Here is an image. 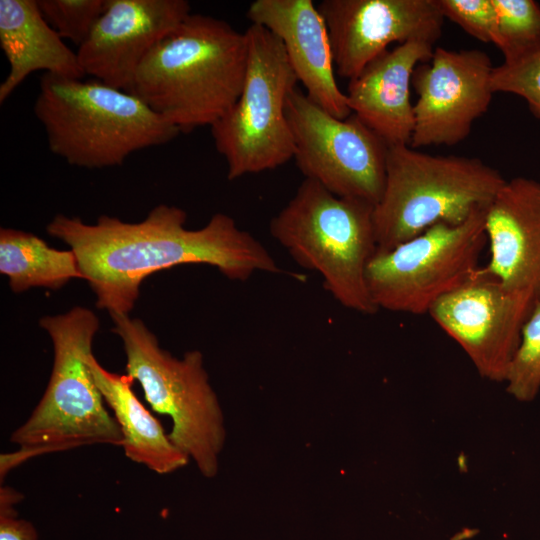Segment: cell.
<instances>
[{
    "label": "cell",
    "instance_id": "6da1fadb",
    "mask_svg": "<svg viewBox=\"0 0 540 540\" xmlns=\"http://www.w3.org/2000/svg\"><path fill=\"white\" fill-rule=\"evenodd\" d=\"M186 212L160 204L138 223L100 216L95 224L56 215L49 235L68 244L109 314H129L142 282L151 274L183 264H207L226 278L246 281L256 272H282L274 257L227 214L216 213L200 229L185 227Z\"/></svg>",
    "mask_w": 540,
    "mask_h": 540
},
{
    "label": "cell",
    "instance_id": "7a4b0ae2",
    "mask_svg": "<svg viewBox=\"0 0 540 540\" xmlns=\"http://www.w3.org/2000/svg\"><path fill=\"white\" fill-rule=\"evenodd\" d=\"M247 57L245 32L191 13L148 52L126 91L188 133L213 125L235 104Z\"/></svg>",
    "mask_w": 540,
    "mask_h": 540
},
{
    "label": "cell",
    "instance_id": "3957f363",
    "mask_svg": "<svg viewBox=\"0 0 540 540\" xmlns=\"http://www.w3.org/2000/svg\"><path fill=\"white\" fill-rule=\"evenodd\" d=\"M39 325L53 344L52 372L30 417L10 437L19 449L1 455V478L35 456L123 443L120 427L105 408L87 363L100 327L96 314L76 306L64 314L42 317Z\"/></svg>",
    "mask_w": 540,
    "mask_h": 540
},
{
    "label": "cell",
    "instance_id": "277c9868",
    "mask_svg": "<svg viewBox=\"0 0 540 540\" xmlns=\"http://www.w3.org/2000/svg\"><path fill=\"white\" fill-rule=\"evenodd\" d=\"M33 110L50 151L83 168L121 165L181 133L135 95L97 79L44 73Z\"/></svg>",
    "mask_w": 540,
    "mask_h": 540
},
{
    "label": "cell",
    "instance_id": "5b68a950",
    "mask_svg": "<svg viewBox=\"0 0 540 540\" xmlns=\"http://www.w3.org/2000/svg\"><path fill=\"white\" fill-rule=\"evenodd\" d=\"M373 208L305 178L269 224L272 237L299 266L317 272L338 303L365 315L378 311L366 283L377 250Z\"/></svg>",
    "mask_w": 540,
    "mask_h": 540
},
{
    "label": "cell",
    "instance_id": "8992f818",
    "mask_svg": "<svg viewBox=\"0 0 540 540\" xmlns=\"http://www.w3.org/2000/svg\"><path fill=\"white\" fill-rule=\"evenodd\" d=\"M505 182L476 157L389 146L384 190L373 208L377 249L393 248L438 223L466 221L487 209Z\"/></svg>",
    "mask_w": 540,
    "mask_h": 540
},
{
    "label": "cell",
    "instance_id": "52a82bcc",
    "mask_svg": "<svg viewBox=\"0 0 540 540\" xmlns=\"http://www.w3.org/2000/svg\"><path fill=\"white\" fill-rule=\"evenodd\" d=\"M123 343L126 375L138 381L151 408L170 417V440L207 478L218 472L226 431L221 405L198 350L177 358L160 347L142 320L110 314Z\"/></svg>",
    "mask_w": 540,
    "mask_h": 540
},
{
    "label": "cell",
    "instance_id": "ba28073f",
    "mask_svg": "<svg viewBox=\"0 0 540 540\" xmlns=\"http://www.w3.org/2000/svg\"><path fill=\"white\" fill-rule=\"evenodd\" d=\"M245 34L248 57L242 91L210 126L229 180L276 169L295 154L285 104L298 79L278 37L256 24Z\"/></svg>",
    "mask_w": 540,
    "mask_h": 540
},
{
    "label": "cell",
    "instance_id": "9c48e42d",
    "mask_svg": "<svg viewBox=\"0 0 540 540\" xmlns=\"http://www.w3.org/2000/svg\"><path fill=\"white\" fill-rule=\"evenodd\" d=\"M485 210L460 224L438 223L390 249H377L366 270L377 309L425 314L476 273L487 244Z\"/></svg>",
    "mask_w": 540,
    "mask_h": 540
},
{
    "label": "cell",
    "instance_id": "30bf717a",
    "mask_svg": "<svg viewBox=\"0 0 540 540\" xmlns=\"http://www.w3.org/2000/svg\"><path fill=\"white\" fill-rule=\"evenodd\" d=\"M294 159L307 179L331 193L375 206L386 177L389 145L353 113L339 119L294 88L286 99Z\"/></svg>",
    "mask_w": 540,
    "mask_h": 540
},
{
    "label": "cell",
    "instance_id": "8fae6325",
    "mask_svg": "<svg viewBox=\"0 0 540 540\" xmlns=\"http://www.w3.org/2000/svg\"><path fill=\"white\" fill-rule=\"evenodd\" d=\"M537 302L476 271L428 314L460 345L481 377L504 382L522 327Z\"/></svg>",
    "mask_w": 540,
    "mask_h": 540
},
{
    "label": "cell",
    "instance_id": "7c38bea8",
    "mask_svg": "<svg viewBox=\"0 0 540 540\" xmlns=\"http://www.w3.org/2000/svg\"><path fill=\"white\" fill-rule=\"evenodd\" d=\"M493 68L483 50L436 47L431 59L417 65L413 73L418 99L409 145L419 149L464 141L490 106Z\"/></svg>",
    "mask_w": 540,
    "mask_h": 540
},
{
    "label": "cell",
    "instance_id": "4fadbf2b",
    "mask_svg": "<svg viewBox=\"0 0 540 540\" xmlns=\"http://www.w3.org/2000/svg\"><path fill=\"white\" fill-rule=\"evenodd\" d=\"M317 8L336 72L349 80L392 43L435 44L445 20L438 0H323Z\"/></svg>",
    "mask_w": 540,
    "mask_h": 540
},
{
    "label": "cell",
    "instance_id": "5bb4252c",
    "mask_svg": "<svg viewBox=\"0 0 540 540\" xmlns=\"http://www.w3.org/2000/svg\"><path fill=\"white\" fill-rule=\"evenodd\" d=\"M190 14L185 0H106L77 50L84 73L126 91L148 52Z\"/></svg>",
    "mask_w": 540,
    "mask_h": 540
},
{
    "label": "cell",
    "instance_id": "9a60e30c",
    "mask_svg": "<svg viewBox=\"0 0 540 540\" xmlns=\"http://www.w3.org/2000/svg\"><path fill=\"white\" fill-rule=\"evenodd\" d=\"M489 262L477 272L506 289L540 299V183L516 177L496 194L485 213Z\"/></svg>",
    "mask_w": 540,
    "mask_h": 540
},
{
    "label": "cell",
    "instance_id": "2e32d148",
    "mask_svg": "<svg viewBox=\"0 0 540 540\" xmlns=\"http://www.w3.org/2000/svg\"><path fill=\"white\" fill-rule=\"evenodd\" d=\"M247 17L279 38L298 81L314 103L339 119L352 114L334 75L325 21L312 0H255Z\"/></svg>",
    "mask_w": 540,
    "mask_h": 540
},
{
    "label": "cell",
    "instance_id": "e0dca14e",
    "mask_svg": "<svg viewBox=\"0 0 540 540\" xmlns=\"http://www.w3.org/2000/svg\"><path fill=\"white\" fill-rule=\"evenodd\" d=\"M434 44L409 41L372 60L349 80L346 96L351 112L389 146L410 144L414 104L410 86L415 68L428 62Z\"/></svg>",
    "mask_w": 540,
    "mask_h": 540
},
{
    "label": "cell",
    "instance_id": "ac0fdd59",
    "mask_svg": "<svg viewBox=\"0 0 540 540\" xmlns=\"http://www.w3.org/2000/svg\"><path fill=\"white\" fill-rule=\"evenodd\" d=\"M0 46L9 72L0 84V103L33 72L83 79L73 52L42 16L36 0L0 1Z\"/></svg>",
    "mask_w": 540,
    "mask_h": 540
},
{
    "label": "cell",
    "instance_id": "d6986e66",
    "mask_svg": "<svg viewBox=\"0 0 540 540\" xmlns=\"http://www.w3.org/2000/svg\"><path fill=\"white\" fill-rule=\"evenodd\" d=\"M87 363L120 427L126 457L160 475L184 467L190 458L174 445L159 420L138 399L132 389L134 380L104 369L93 353Z\"/></svg>",
    "mask_w": 540,
    "mask_h": 540
},
{
    "label": "cell",
    "instance_id": "ffe728a7",
    "mask_svg": "<svg viewBox=\"0 0 540 540\" xmlns=\"http://www.w3.org/2000/svg\"><path fill=\"white\" fill-rule=\"evenodd\" d=\"M0 272L14 293L33 287L59 289L72 279H83L71 249L57 250L32 233L13 228L0 230Z\"/></svg>",
    "mask_w": 540,
    "mask_h": 540
},
{
    "label": "cell",
    "instance_id": "44dd1931",
    "mask_svg": "<svg viewBox=\"0 0 540 540\" xmlns=\"http://www.w3.org/2000/svg\"><path fill=\"white\" fill-rule=\"evenodd\" d=\"M504 383L507 393L520 402L533 401L540 391V300L522 327Z\"/></svg>",
    "mask_w": 540,
    "mask_h": 540
},
{
    "label": "cell",
    "instance_id": "7402d4cb",
    "mask_svg": "<svg viewBox=\"0 0 540 540\" xmlns=\"http://www.w3.org/2000/svg\"><path fill=\"white\" fill-rule=\"evenodd\" d=\"M493 93L515 94L540 119V36L530 45L494 66L490 78Z\"/></svg>",
    "mask_w": 540,
    "mask_h": 540
},
{
    "label": "cell",
    "instance_id": "603a6c76",
    "mask_svg": "<svg viewBox=\"0 0 540 540\" xmlns=\"http://www.w3.org/2000/svg\"><path fill=\"white\" fill-rule=\"evenodd\" d=\"M496 12L495 46L504 59L540 36V5L534 0H492Z\"/></svg>",
    "mask_w": 540,
    "mask_h": 540
},
{
    "label": "cell",
    "instance_id": "cb8c5ba5",
    "mask_svg": "<svg viewBox=\"0 0 540 540\" xmlns=\"http://www.w3.org/2000/svg\"><path fill=\"white\" fill-rule=\"evenodd\" d=\"M47 23L78 47L87 39L106 0H36Z\"/></svg>",
    "mask_w": 540,
    "mask_h": 540
},
{
    "label": "cell",
    "instance_id": "d4e9b609",
    "mask_svg": "<svg viewBox=\"0 0 540 540\" xmlns=\"http://www.w3.org/2000/svg\"><path fill=\"white\" fill-rule=\"evenodd\" d=\"M444 19L485 43L496 41V12L492 0H438Z\"/></svg>",
    "mask_w": 540,
    "mask_h": 540
},
{
    "label": "cell",
    "instance_id": "484cf974",
    "mask_svg": "<svg viewBox=\"0 0 540 540\" xmlns=\"http://www.w3.org/2000/svg\"><path fill=\"white\" fill-rule=\"evenodd\" d=\"M21 499L22 495L13 488H0V540H37L34 526L17 517L14 507Z\"/></svg>",
    "mask_w": 540,
    "mask_h": 540
}]
</instances>
